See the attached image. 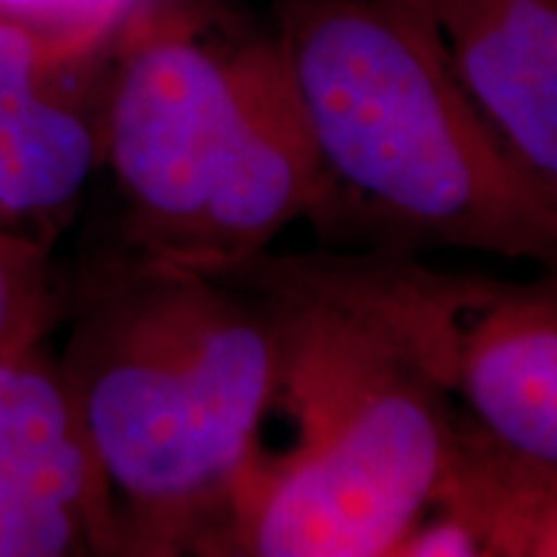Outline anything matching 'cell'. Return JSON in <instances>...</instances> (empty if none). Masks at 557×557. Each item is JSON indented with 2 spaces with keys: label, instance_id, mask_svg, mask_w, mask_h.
I'll list each match as a JSON object with an SVG mask.
<instances>
[{
  "label": "cell",
  "instance_id": "obj_12",
  "mask_svg": "<svg viewBox=\"0 0 557 557\" xmlns=\"http://www.w3.org/2000/svg\"><path fill=\"white\" fill-rule=\"evenodd\" d=\"M40 258L28 242L0 233V359L35 338Z\"/></svg>",
  "mask_w": 557,
  "mask_h": 557
},
{
  "label": "cell",
  "instance_id": "obj_9",
  "mask_svg": "<svg viewBox=\"0 0 557 557\" xmlns=\"http://www.w3.org/2000/svg\"><path fill=\"white\" fill-rule=\"evenodd\" d=\"M57 65L0 72V214H44L78 196L102 159L100 127L53 90Z\"/></svg>",
  "mask_w": 557,
  "mask_h": 557
},
{
  "label": "cell",
  "instance_id": "obj_8",
  "mask_svg": "<svg viewBox=\"0 0 557 557\" xmlns=\"http://www.w3.org/2000/svg\"><path fill=\"white\" fill-rule=\"evenodd\" d=\"M0 483L75 505L119 536L112 490L84 434L60 362L35 338L0 359Z\"/></svg>",
  "mask_w": 557,
  "mask_h": 557
},
{
  "label": "cell",
  "instance_id": "obj_2",
  "mask_svg": "<svg viewBox=\"0 0 557 557\" xmlns=\"http://www.w3.org/2000/svg\"><path fill=\"white\" fill-rule=\"evenodd\" d=\"M329 177L325 218L557 273V189L461 90L421 0H267Z\"/></svg>",
  "mask_w": 557,
  "mask_h": 557
},
{
  "label": "cell",
  "instance_id": "obj_10",
  "mask_svg": "<svg viewBox=\"0 0 557 557\" xmlns=\"http://www.w3.org/2000/svg\"><path fill=\"white\" fill-rule=\"evenodd\" d=\"M493 557H557V474L502 453L458 416L437 490Z\"/></svg>",
  "mask_w": 557,
  "mask_h": 557
},
{
  "label": "cell",
  "instance_id": "obj_11",
  "mask_svg": "<svg viewBox=\"0 0 557 557\" xmlns=\"http://www.w3.org/2000/svg\"><path fill=\"white\" fill-rule=\"evenodd\" d=\"M115 545L97 520L60 498L0 483V557H81Z\"/></svg>",
  "mask_w": 557,
  "mask_h": 557
},
{
  "label": "cell",
  "instance_id": "obj_13",
  "mask_svg": "<svg viewBox=\"0 0 557 557\" xmlns=\"http://www.w3.org/2000/svg\"><path fill=\"white\" fill-rule=\"evenodd\" d=\"M387 557H493L465 523L443 511L431 523H416Z\"/></svg>",
  "mask_w": 557,
  "mask_h": 557
},
{
  "label": "cell",
  "instance_id": "obj_6",
  "mask_svg": "<svg viewBox=\"0 0 557 557\" xmlns=\"http://www.w3.org/2000/svg\"><path fill=\"white\" fill-rule=\"evenodd\" d=\"M329 177L276 38L242 47L239 119L183 263L226 270L304 218H325Z\"/></svg>",
  "mask_w": 557,
  "mask_h": 557
},
{
  "label": "cell",
  "instance_id": "obj_3",
  "mask_svg": "<svg viewBox=\"0 0 557 557\" xmlns=\"http://www.w3.org/2000/svg\"><path fill=\"white\" fill-rule=\"evenodd\" d=\"M278 350L273 300L233 273L137 251L100 278L60 369L127 523L193 530L226 505Z\"/></svg>",
  "mask_w": 557,
  "mask_h": 557
},
{
  "label": "cell",
  "instance_id": "obj_5",
  "mask_svg": "<svg viewBox=\"0 0 557 557\" xmlns=\"http://www.w3.org/2000/svg\"><path fill=\"white\" fill-rule=\"evenodd\" d=\"M403 300L465 421L502 453L557 474V273L486 285L406 263Z\"/></svg>",
  "mask_w": 557,
  "mask_h": 557
},
{
  "label": "cell",
  "instance_id": "obj_7",
  "mask_svg": "<svg viewBox=\"0 0 557 557\" xmlns=\"http://www.w3.org/2000/svg\"><path fill=\"white\" fill-rule=\"evenodd\" d=\"M461 90L557 189V0H421Z\"/></svg>",
  "mask_w": 557,
  "mask_h": 557
},
{
  "label": "cell",
  "instance_id": "obj_1",
  "mask_svg": "<svg viewBox=\"0 0 557 557\" xmlns=\"http://www.w3.org/2000/svg\"><path fill=\"white\" fill-rule=\"evenodd\" d=\"M223 273L278 317V456L251 453L226 511L248 557H387L434 505L456 406L362 260H270Z\"/></svg>",
  "mask_w": 557,
  "mask_h": 557
},
{
  "label": "cell",
  "instance_id": "obj_4",
  "mask_svg": "<svg viewBox=\"0 0 557 557\" xmlns=\"http://www.w3.org/2000/svg\"><path fill=\"white\" fill-rule=\"evenodd\" d=\"M242 47L208 38L177 0L143 7L121 35L100 146L139 255L189 251L239 119Z\"/></svg>",
  "mask_w": 557,
  "mask_h": 557
},
{
  "label": "cell",
  "instance_id": "obj_14",
  "mask_svg": "<svg viewBox=\"0 0 557 557\" xmlns=\"http://www.w3.org/2000/svg\"><path fill=\"white\" fill-rule=\"evenodd\" d=\"M189 530L139 527L119 520V536L106 557H189L186 555Z\"/></svg>",
  "mask_w": 557,
  "mask_h": 557
}]
</instances>
